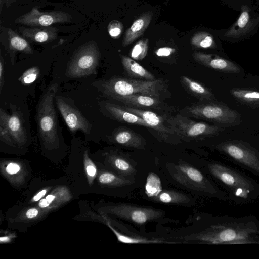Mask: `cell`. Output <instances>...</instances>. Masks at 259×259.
Returning a JSON list of instances; mask_svg holds the SVG:
<instances>
[{"instance_id":"cell-1","label":"cell","mask_w":259,"mask_h":259,"mask_svg":"<svg viewBox=\"0 0 259 259\" xmlns=\"http://www.w3.org/2000/svg\"><path fill=\"white\" fill-rule=\"evenodd\" d=\"M183 239L206 244H259V220L253 215H209L203 219L197 231Z\"/></svg>"},{"instance_id":"cell-2","label":"cell","mask_w":259,"mask_h":259,"mask_svg":"<svg viewBox=\"0 0 259 259\" xmlns=\"http://www.w3.org/2000/svg\"><path fill=\"white\" fill-rule=\"evenodd\" d=\"M205 168L234 203H251L259 198V183L245 173L215 161L207 162Z\"/></svg>"},{"instance_id":"cell-3","label":"cell","mask_w":259,"mask_h":259,"mask_svg":"<svg viewBox=\"0 0 259 259\" xmlns=\"http://www.w3.org/2000/svg\"><path fill=\"white\" fill-rule=\"evenodd\" d=\"M93 84L103 95L114 99L119 96L143 94L160 98L165 90L160 79L153 81L114 77L108 80L95 81Z\"/></svg>"},{"instance_id":"cell-4","label":"cell","mask_w":259,"mask_h":259,"mask_svg":"<svg viewBox=\"0 0 259 259\" xmlns=\"http://www.w3.org/2000/svg\"><path fill=\"white\" fill-rule=\"evenodd\" d=\"M57 90V83L51 84L41 95L37 109L39 135L44 147L49 150L57 149L60 146L57 119L54 106Z\"/></svg>"},{"instance_id":"cell-5","label":"cell","mask_w":259,"mask_h":259,"mask_svg":"<svg viewBox=\"0 0 259 259\" xmlns=\"http://www.w3.org/2000/svg\"><path fill=\"white\" fill-rule=\"evenodd\" d=\"M64 171L73 191L79 195L93 194L98 166L85 149L78 157L71 155Z\"/></svg>"},{"instance_id":"cell-6","label":"cell","mask_w":259,"mask_h":259,"mask_svg":"<svg viewBox=\"0 0 259 259\" xmlns=\"http://www.w3.org/2000/svg\"><path fill=\"white\" fill-rule=\"evenodd\" d=\"M172 176L182 185L204 196L226 201L225 192L197 168L185 163L172 166Z\"/></svg>"},{"instance_id":"cell-7","label":"cell","mask_w":259,"mask_h":259,"mask_svg":"<svg viewBox=\"0 0 259 259\" xmlns=\"http://www.w3.org/2000/svg\"><path fill=\"white\" fill-rule=\"evenodd\" d=\"M92 207L97 212L127 220L137 224L156 220L164 215V212L126 204H114L102 201L93 203Z\"/></svg>"},{"instance_id":"cell-8","label":"cell","mask_w":259,"mask_h":259,"mask_svg":"<svg viewBox=\"0 0 259 259\" xmlns=\"http://www.w3.org/2000/svg\"><path fill=\"white\" fill-rule=\"evenodd\" d=\"M215 149L241 168L259 178V148L239 141H225Z\"/></svg>"},{"instance_id":"cell-9","label":"cell","mask_w":259,"mask_h":259,"mask_svg":"<svg viewBox=\"0 0 259 259\" xmlns=\"http://www.w3.org/2000/svg\"><path fill=\"white\" fill-rule=\"evenodd\" d=\"M100 59L97 44L88 42L74 53L66 69V75L72 78H78L93 74L96 71Z\"/></svg>"},{"instance_id":"cell-10","label":"cell","mask_w":259,"mask_h":259,"mask_svg":"<svg viewBox=\"0 0 259 259\" xmlns=\"http://www.w3.org/2000/svg\"><path fill=\"white\" fill-rule=\"evenodd\" d=\"M168 126L184 140H193L215 135L220 129L203 122H196L187 116L176 114L166 120Z\"/></svg>"},{"instance_id":"cell-11","label":"cell","mask_w":259,"mask_h":259,"mask_svg":"<svg viewBox=\"0 0 259 259\" xmlns=\"http://www.w3.org/2000/svg\"><path fill=\"white\" fill-rule=\"evenodd\" d=\"M51 212L35 204L24 202L9 210L6 218L9 227L25 231L28 227L41 221Z\"/></svg>"},{"instance_id":"cell-12","label":"cell","mask_w":259,"mask_h":259,"mask_svg":"<svg viewBox=\"0 0 259 259\" xmlns=\"http://www.w3.org/2000/svg\"><path fill=\"white\" fill-rule=\"evenodd\" d=\"M0 135L2 140L13 146L23 145L26 143V131L18 112L8 114L1 108Z\"/></svg>"},{"instance_id":"cell-13","label":"cell","mask_w":259,"mask_h":259,"mask_svg":"<svg viewBox=\"0 0 259 259\" xmlns=\"http://www.w3.org/2000/svg\"><path fill=\"white\" fill-rule=\"evenodd\" d=\"M182 112L193 117L222 123H234L237 117L235 111L214 103L195 104L184 108Z\"/></svg>"},{"instance_id":"cell-14","label":"cell","mask_w":259,"mask_h":259,"mask_svg":"<svg viewBox=\"0 0 259 259\" xmlns=\"http://www.w3.org/2000/svg\"><path fill=\"white\" fill-rule=\"evenodd\" d=\"M71 17L62 11L40 12L36 8L19 16L14 22L31 26L49 27L55 23L70 21Z\"/></svg>"},{"instance_id":"cell-15","label":"cell","mask_w":259,"mask_h":259,"mask_svg":"<svg viewBox=\"0 0 259 259\" xmlns=\"http://www.w3.org/2000/svg\"><path fill=\"white\" fill-rule=\"evenodd\" d=\"M55 99L58 109L70 131L81 130L89 134L92 124L81 112L63 97L56 96Z\"/></svg>"},{"instance_id":"cell-16","label":"cell","mask_w":259,"mask_h":259,"mask_svg":"<svg viewBox=\"0 0 259 259\" xmlns=\"http://www.w3.org/2000/svg\"><path fill=\"white\" fill-rule=\"evenodd\" d=\"M2 175L14 186H24L28 181L31 170L24 162L19 160H4L1 163Z\"/></svg>"},{"instance_id":"cell-17","label":"cell","mask_w":259,"mask_h":259,"mask_svg":"<svg viewBox=\"0 0 259 259\" xmlns=\"http://www.w3.org/2000/svg\"><path fill=\"white\" fill-rule=\"evenodd\" d=\"M98 174L94 184L93 194H106L108 190L131 184L132 182L111 170L97 165Z\"/></svg>"},{"instance_id":"cell-18","label":"cell","mask_w":259,"mask_h":259,"mask_svg":"<svg viewBox=\"0 0 259 259\" xmlns=\"http://www.w3.org/2000/svg\"><path fill=\"white\" fill-rule=\"evenodd\" d=\"M125 110L142 118L149 125V128L154 130L161 139L168 142L173 136H177L168 126H166L163 119L155 112L142 109L122 106Z\"/></svg>"},{"instance_id":"cell-19","label":"cell","mask_w":259,"mask_h":259,"mask_svg":"<svg viewBox=\"0 0 259 259\" xmlns=\"http://www.w3.org/2000/svg\"><path fill=\"white\" fill-rule=\"evenodd\" d=\"M128 107L142 109L151 108L161 111L171 110L172 107L162 102L160 98L143 94H134L119 96L113 99Z\"/></svg>"},{"instance_id":"cell-20","label":"cell","mask_w":259,"mask_h":259,"mask_svg":"<svg viewBox=\"0 0 259 259\" xmlns=\"http://www.w3.org/2000/svg\"><path fill=\"white\" fill-rule=\"evenodd\" d=\"M99 105L102 113L119 121L149 128V125L142 118L125 110L122 106L104 101L100 102Z\"/></svg>"},{"instance_id":"cell-21","label":"cell","mask_w":259,"mask_h":259,"mask_svg":"<svg viewBox=\"0 0 259 259\" xmlns=\"http://www.w3.org/2000/svg\"><path fill=\"white\" fill-rule=\"evenodd\" d=\"M193 56L199 63L214 69L233 72L239 71V68L232 62L215 55L195 52Z\"/></svg>"},{"instance_id":"cell-22","label":"cell","mask_w":259,"mask_h":259,"mask_svg":"<svg viewBox=\"0 0 259 259\" xmlns=\"http://www.w3.org/2000/svg\"><path fill=\"white\" fill-rule=\"evenodd\" d=\"M19 31L26 39L37 43H46L58 37V29L55 27H20Z\"/></svg>"},{"instance_id":"cell-23","label":"cell","mask_w":259,"mask_h":259,"mask_svg":"<svg viewBox=\"0 0 259 259\" xmlns=\"http://www.w3.org/2000/svg\"><path fill=\"white\" fill-rule=\"evenodd\" d=\"M249 9L247 6H242L240 15L235 23L226 32L227 37L237 38L249 32L259 23V17L250 20Z\"/></svg>"},{"instance_id":"cell-24","label":"cell","mask_w":259,"mask_h":259,"mask_svg":"<svg viewBox=\"0 0 259 259\" xmlns=\"http://www.w3.org/2000/svg\"><path fill=\"white\" fill-rule=\"evenodd\" d=\"M153 17L151 11L142 13L132 23L126 30L122 45L127 46L142 35L149 25Z\"/></svg>"},{"instance_id":"cell-25","label":"cell","mask_w":259,"mask_h":259,"mask_svg":"<svg viewBox=\"0 0 259 259\" xmlns=\"http://www.w3.org/2000/svg\"><path fill=\"white\" fill-rule=\"evenodd\" d=\"M112 140L118 144L135 148H141L144 145V141L138 134L125 128L117 129L112 136Z\"/></svg>"},{"instance_id":"cell-26","label":"cell","mask_w":259,"mask_h":259,"mask_svg":"<svg viewBox=\"0 0 259 259\" xmlns=\"http://www.w3.org/2000/svg\"><path fill=\"white\" fill-rule=\"evenodd\" d=\"M121 63L127 74L136 78L153 81L155 76L133 59L124 55L121 56Z\"/></svg>"},{"instance_id":"cell-27","label":"cell","mask_w":259,"mask_h":259,"mask_svg":"<svg viewBox=\"0 0 259 259\" xmlns=\"http://www.w3.org/2000/svg\"><path fill=\"white\" fill-rule=\"evenodd\" d=\"M31 184L29 190H32V194L26 195L25 202L35 204L47 195L54 188L57 182H35Z\"/></svg>"},{"instance_id":"cell-28","label":"cell","mask_w":259,"mask_h":259,"mask_svg":"<svg viewBox=\"0 0 259 259\" xmlns=\"http://www.w3.org/2000/svg\"><path fill=\"white\" fill-rule=\"evenodd\" d=\"M181 81L187 90L200 99H209L212 97L211 93L201 83L186 76H181Z\"/></svg>"},{"instance_id":"cell-29","label":"cell","mask_w":259,"mask_h":259,"mask_svg":"<svg viewBox=\"0 0 259 259\" xmlns=\"http://www.w3.org/2000/svg\"><path fill=\"white\" fill-rule=\"evenodd\" d=\"M152 197L157 202L166 204H181L189 200L184 194L172 190L161 191Z\"/></svg>"},{"instance_id":"cell-30","label":"cell","mask_w":259,"mask_h":259,"mask_svg":"<svg viewBox=\"0 0 259 259\" xmlns=\"http://www.w3.org/2000/svg\"><path fill=\"white\" fill-rule=\"evenodd\" d=\"M8 34L11 50L28 54L33 53L31 46L25 38L22 37L11 29H8Z\"/></svg>"},{"instance_id":"cell-31","label":"cell","mask_w":259,"mask_h":259,"mask_svg":"<svg viewBox=\"0 0 259 259\" xmlns=\"http://www.w3.org/2000/svg\"><path fill=\"white\" fill-rule=\"evenodd\" d=\"M191 44L197 48H213L215 43L213 36L206 32H197L195 33L191 40Z\"/></svg>"},{"instance_id":"cell-32","label":"cell","mask_w":259,"mask_h":259,"mask_svg":"<svg viewBox=\"0 0 259 259\" xmlns=\"http://www.w3.org/2000/svg\"><path fill=\"white\" fill-rule=\"evenodd\" d=\"M148 39H143L138 41L133 47L130 55L134 60L143 59L147 54L148 50Z\"/></svg>"},{"instance_id":"cell-33","label":"cell","mask_w":259,"mask_h":259,"mask_svg":"<svg viewBox=\"0 0 259 259\" xmlns=\"http://www.w3.org/2000/svg\"><path fill=\"white\" fill-rule=\"evenodd\" d=\"M232 93L234 97L245 102H256L259 101V92L246 90H234Z\"/></svg>"},{"instance_id":"cell-34","label":"cell","mask_w":259,"mask_h":259,"mask_svg":"<svg viewBox=\"0 0 259 259\" xmlns=\"http://www.w3.org/2000/svg\"><path fill=\"white\" fill-rule=\"evenodd\" d=\"M40 71L36 66L32 67L27 69L19 78L20 82L24 85L33 83L37 78Z\"/></svg>"},{"instance_id":"cell-35","label":"cell","mask_w":259,"mask_h":259,"mask_svg":"<svg viewBox=\"0 0 259 259\" xmlns=\"http://www.w3.org/2000/svg\"><path fill=\"white\" fill-rule=\"evenodd\" d=\"M108 31L110 36L114 39L120 37L123 30V26L121 22L118 20L111 21L108 25Z\"/></svg>"},{"instance_id":"cell-36","label":"cell","mask_w":259,"mask_h":259,"mask_svg":"<svg viewBox=\"0 0 259 259\" xmlns=\"http://www.w3.org/2000/svg\"><path fill=\"white\" fill-rule=\"evenodd\" d=\"M176 51L175 49L169 47H163L157 49L155 53L158 57H167L171 55Z\"/></svg>"},{"instance_id":"cell-37","label":"cell","mask_w":259,"mask_h":259,"mask_svg":"<svg viewBox=\"0 0 259 259\" xmlns=\"http://www.w3.org/2000/svg\"><path fill=\"white\" fill-rule=\"evenodd\" d=\"M13 234H4V235H2L1 237V243H8L11 242L12 239L15 238L13 237Z\"/></svg>"},{"instance_id":"cell-38","label":"cell","mask_w":259,"mask_h":259,"mask_svg":"<svg viewBox=\"0 0 259 259\" xmlns=\"http://www.w3.org/2000/svg\"><path fill=\"white\" fill-rule=\"evenodd\" d=\"M4 64L3 63L2 57H1V59L0 61V87L2 89L3 86V74L4 70Z\"/></svg>"},{"instance_id":"cell-39","label":"cell","mask_w":259,"mask_h":259,"mask_svg":"<svg viewBox=\"0 0 259 259\" xmlns=\"http://www.w3.org/2000/svg\"><path fill=\"white\" fill-rule=\"evenodd\" d=\"M8 1H9V0H1V2H2V1H4H4H5V2H8Z\"/></svg>"}]
</instances>
